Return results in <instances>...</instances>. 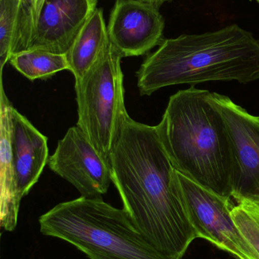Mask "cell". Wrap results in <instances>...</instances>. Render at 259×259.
<instances>
[{
  "instance_id": "cell-1",
  "label": "cell",
  "mask_w": 259,
  "mask_h": 259,
  "mask_svg": "<svg viewBox=\"0 0 259 259\" xmlns=\"http://www.w3.org/2000/svg\"><path fill=\"white\" fill-rule=\"evenodd\" d=\"M109 159L113 183L135 228L167 258L182 259L198 237L156 126L128 117Z\"/></svg>"
},
{
  "instance_id": "cell-2",
  "label": "cell",
  "mask_w": 259,
  "mask_h": 259,
  "mask_svg": "<svg viewBox=\"0 0 259 259\" xmlns=\"http://www.w3.org/2000/svg\"><path fill=\"white\" fill-rule=\"evenodd\" d=\"M141 96L172 85L259 79V40L237 24L164 39L137 71Z\"/></svg>"
},
{
  "instance_id": "cell-3",
  "label": "cell",
  "mask_w": 259,
  "mask_h": 259,
  "mask_svg": "<svg viewBox=\"0 0 259 259\" xmlns=\"http://www.w3.org/2000/svg\"><path fill=\"white\" fill-rule=\"evenodd\" d=\"M156 127L176 170L219 196L232 197L231 139L211 92L194 87L178 91Z\"/></svg>"
},
{
  "instance_id": "cell-4",
  "label": "cell",
  "mask_w": 259,
  "mask_h": 259,
  "mask_svg": "<svg viewBox=\"0 0 259 259\" xmlns=\"http://www.w3.org/2000/svg\"><path fill=\"white\" fill-rule=\"evenodd\" d=\"M40 231L67 242L90 259H169L139 232L124 209L101 197L61 202L39 218Z\"/></svg>"
},
{
  "instance_id": "cell-5",
  "label": "cell",
  "mask_w": 259,
  "mask_h": 259,
  "mask_svg": "<svg viewBox=\"0 0 259 259\" xmlns=\"http://www.w3.org/2000/svg\"><path fill=\"white\" fill-rule=\"evenodd\" d=\"M122 58L109 42L84 77L76 80L75 86L77 126L108 159L129 116L125 106Z\"/></svg>"
},
{
  "instance_id": "cell-6",
  "label": "cell",
  "mask_w": 259,
  "mask_h": 259,
  "mask_svg": "<svg viewBox=\"0 0 259 259\" xmlns=\"http://www.w3.org/2000/svg\"><path fill=\"white\" fill-rule=\"evenodd\" d=\"M174 179L198 238L212 243L236 259H259L234 224L231 198L204 188L176 169Z\"/></svg>"
},
{
  "instance_id": "cell-7",
  "label": "cell",
  "mask_w": 259,
  "mask_h": 259,
  "mask_svg": "<svg viewBox=\"0 0 259 259\" xmlns=\"http://www.w3.org/2000/svg\"><path fill=\"white\" fill-rule=\"evenodd\" d=\"M226 124L234 158L232 198L259 201V117L248 113L229 97L211 93Z\"/></svg>"
},
{
  "instance_id": "cell-8",
  "label": "cell",
  "mask_w": 259,
  "mask_h": 259,
  "mask_svg": "<svg viewBox=\"0 0 259 259\" xmlns=\"http://www.w3.org/2000/svg\"><path fill=\"white\" fill-rule=\"evenodd\" d=\"M49 167L74 186L81 196L101 197L112 181L109 160L101 155L77 125L70 127L50 156Z\"/></svg>"
},
{
  "instance_id": "cell-9",
  "label": "cell",
  "mask_w": 259,
  "mask_h": 259,
  "mask_svg": "<svg viewBox=\"0 0 259 259\" xmlns=\"http://www.w3.org/2000/svg\"><path fill=\"white\" fill-rule=\"evenodd\" d=\"M164 19L159 7L139 0H117L107 26L111 45L123 57L145 55L162 42Z\"/></svg>"
},
{
  "instance_id": "cell-10",
  "label": "cell",
  "mask_w": 259,
  "mask_h": 259,
  "mask_svg": "<svg viewBox=\"0 0 259 259\" xmlns=\"http://www.w3.org/2000/svg\"><path fill=\"white\" fill-rule=\"evenodd\" d=\"M98 0H46L27 50L65 55Z\"/></svg>"
},
{
  "instance_id": "cell-11",
  "label": "cell",
  "mask_w": 259,
  "mask_h": 259,
  "mask_svg": "<svg viewBox=\"0 0 259 259\" xmlns=\"http://www.w3.org/2000/svg\"><path fill=\"white\" fill-rule=\"evenodd\" d=\"M11 145L20 197L28 194L48 164L47 137L29 120L10 107Z\"/></svg>"
},
{
  "instance_id": "cell-12",
  "label": "cell",
  "mask_w": 259,
  "mask_h": 259,
  "mask_svg": "<svg viewBox=\"0 0 259 259\" xmlns=\"http://www.w3.org/2000/svg\"><path fill=\"white\" fill-rule=\"evenodd\" d=\"M5 94L3 77L0 84V225L4 231H13L18 224L21 198L18 193L11 145L10 107Z\"/></svg>"
},
{
  "instance_id": "cell-13",
  "label": "cell",
  "mask_w": 259,
  "mask_h": 259,
  "mask_svg": "<svg viewBox=\"0 0 259 259\" xmlns=\"http://www.w3.org/2000/svg\"><path fill=\"white\" fill-rule=\"evenodd\" d=\"M109 40L103 10L97 8L65 53L68 71L82 78L103 54Z\"/></svg>"
},
{
  "instance_id": "cell-14",
  "label": "cell",
  "mask_w": 259,
  "mask_h": 259,
  "mask_svg": "<svg viewBox=\"0 0 259 259\" xmlns=\"http://www.w3.org/2000/svg\"><path fill=\"white\" fill-rule=\"evenodd\" d=\"M9 62L30 80L47 79L59 71L69 69L65 55L44 50H27L12 55Z\"/></svg>"
},
{
  "instance_id": "cell-15",
  "label": "cell",
  "mask_w": 259,
  "mask_h": 259,
  "mask_svg": "<svg viewBox=\"0 0 259 259\" xmlns=\"http://www.w3.org/2000/svg\"><path fill=\"white\" fill-rule=\"evenodd\" d=\"M16 2L19 8V13L12 56L28 50L46 0H16Z\"/></svg>"
},
{
  "instance_id": "cell-16",
  "label": "cell",
  "mask_w": 259,
  "mask_h": 259,
  "mask_svg": "<svg viewBox=\"0 0 259 259\" xmlns=\"http://www.w3.org/2000/svg\"><path fill=\"white\" fill-rule=\"evenodd\" d=\"M231 216L244 240L259 257V201H237Z\"/></svg>"
},
{
  "instance_id": "cell-17",
  "label": "cell",
  "mask_w": 259,
  "mask_h": 259,
  "mask_svg": "<svg viewBox=\"0 0 259 259\" xmlns=\"http://www.w3.org/2000/svg\"><path fill=\"white\" fill-rule=\"evenodd\" d=\"M19 8L16 0H0V71L12 56Z\"/></svg>"
},
{
  "instance_id": "cell-18",
  "label": "cell",
  "mask_w": 259,
  "mask_h": 259,
  "mask_svg": "<svg viewBox=\"0 0 259 259\" xmlns=\"http://www.w3.org/2000/svg\"><path fill=\"white\" fill-rule=\"evenodd\" d=\"M139 1L146 2V3H152V4L155 5V6L160 7L161 5L164 4L166 2L170 1V0H139Z\"/></svg>"
},
{
  "instance_id": "cell-19",
  "label": "cell",
  "mask_w": 259,
  "mask_h": 259,
  "mask_svg": "<svg viewBox=\"0 0 259 259\" xmlns=\"http://www.w3.org/2000/svg\"><path fill=\"white\" fill-rule=\"evenodd\" d=\"M257 1H258V3H259V0H257Z\"/></svg>"
}]
</instances>
